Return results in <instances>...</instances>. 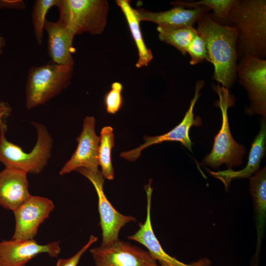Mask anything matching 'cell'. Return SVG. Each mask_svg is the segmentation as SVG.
Returning <instances> with one entry per match:
<instances>
[{
	"mask_svg": "<svg viewBox=\"0 0 266 266\" xmlns=\"http://www.w3.org/2000/svg\"><path fill=\"white\" fill-rule=\"evenodd\" d=\"M197 32L204 40L207 61L214 66L213 78L229 89L236 77L238 31L234 26H223L208 14L198 21Z\"/></svg>",
	"mask_w": 266,
	"mask_h": 266,
	"instance_id": "6da1fadb",
	"label": "cell"
},
{
	"mask_svg": "<svg viewBox=\"0 0 266 266\" xmlns=\"http://www.w3.org/2000/svg\"><path fill=\"white\" fill-rule=\"evenodd\" d=\"M229 19L238 31L237 55L264 59L266 53V1L236 0Z\"/></svg>",
	"mask_w": 266,
	"mask_h": 266,
	"instance_id": "7a4b0ae2",
	"label": "cell"
},
{
	"mask_svg": "<svg viewBox=\"0 0 266 266\" xmlns=\"http://www.w3.org/2000/svg\"><path fill=\"white\" fill-rule=\"evenodd\" d=\"M73 66L53 63L31 67L25 85L27 108L44 104L66 89L71 82Z\"/></svg>",
	"mask_w": 266,
	"mask_h": 266,
	"instance_id": "3957f363",
	"label": "cell"
},
{
	"mask_svg": "<svg viewBox=\"0 0 266 266\" xmlns=\"http://www.w3.org/2000/svg\"><path fill=\"white\" fill-rule=\"evenodd\" d=\"M33 124L37 131V138L34 147L29 153L9 141L5 135L6 131L0 129V163L5 167L37 174L47 164L53 140L45 126L35 122Z\"/></svg>",
	"mask_w": 266,
	"mask_h": 266,
	"instance_id": "277c9868",
	"label": "cell"
},
{
	"mask_svg": "<svg viewBox=\"0 0 266 266\" xmlns=\"http://www.w3.org/2000/svg\"><path fill=\"white\" fill-rule=\"evenodd\" d=\"M58 21L75 35L102 33L109 9L105 0H60Z\"/></svg>",
	"mask_w": 266,
	"mask_h": 266,
	"instance_id": "5b68a950",
	"label": "cell"
},
{
	"mask_svg": "<svg viewBox=\"0 0 266 266\" xmlns=\"http://www.w3.org/2000/svg\"><path fill=\"white\" fill-rule=\"evenodd\" d=\"M213 89L219 96L217 105L221 111L222 126L215 136L211 151L204 157L202 164L214 168L225 164L231 168L242 164L246 149L235 141L230 131L228 110L233 100L228 89L218 84L213 86Z\"/></svg>",
	"mask_w": 266,
	"mask_h": 266,
	"instance_id": "8992f818",
	"label": "cell"
},
{
	"mask_svg": "<svg viewBox=\"0 0 266 266\" xmlns=\"http://www.w3.org/2000/svg\"><path fill=\"white\" fill-rule=\"evenodd\" d=\"M76 170L91 182L98 195V209L102 231L100 246L112 244L119 240V233L121 228L129 222H135L136 219L132 216L121 214L112 205L104 194L103 187L104 178L99 170L92 171L80 168Z\"/></svg>",
	"mask_w": 266,
	"mask_h": 266,
	"instance_id": "52a82bcc",
	"label": "cell"
},
{
	"mask_svg": "<svg viewBox=\"0 0 266 266\" xmlns=\"http://www.w3.org/2000/svg\"><path fill=\"white\" fill-rule=\"evenodd\" d=\"M236 72L240 84L247 91L251 103L245 112L266 116V61L253 56L241 58Z\"/></svg>",
	"mask_w": 266,
	"mask_h": 266,
	"instance_id": "ba28073f",
	"label": "cell"
},
{
	"mask_svg": "<svg viewBox=\"0 0 266 266\" xmlns=\"http://www.w3.org/2000/svg\"><path fill=\"white\" fill-rule=\"evenodd\" d=\"M203 85L204 82L202 81L197 82L194 96L191 101L190 107L183 120L178 125L163 134L154 136H145L144 137L145 142L143 144L135 149L121 152L120 156L127 160L134 161L140 157L141 151L143 149L165 141H178L193 153V143L190 138L189 132L192 126L201 125V119L199 117L194 118L193 110L195 104L200 96V91Z\"/></svg>",
	"mask_w": 266,
	"mask_h": 266,
	"instance_id": "9c48e42d",
	"label": "cell"
},
{
	"mask_svg": "<svg viewBox=\"0 0 266 266\" xmlns=\"http://www.w3.org/2000/svg\"><path fill=\"white\" fill-rule=\"evenodd\" d=\"M95 266H160L148 251L118 240L90 249Z\"/></svg>",
	"mask_w": 266,
	"mask_h": 266,
	"instance_id": "30bf717a",
	"label": "cell"
},
{
	"mask_svg": "<svg viewBox=\"0 0 266 266\" xmlns=\"http://www.w3.org/2000/svg\"><path fill=\"white\" fill-rule=\"evenodd\" d=\"M54 204L50 200L37 196H31L13 211L15 228L12 239H33L39 226L49 217Z\"/></svg>",
	"mask_w": 266,
	"mask_h": 266,
	"instance_id": "8fae6325",
	"label": "cell"
},
{
	"mask_svg": "<svg viewBox=\"0 0 266 266\" xmlns=\"http://www.w3.org/2000/svg\"><path fill=\"white\" fill-rule=\"evenodd\" d=\"M151 181L145 187L147 197L146 217L143 223L139 224V229L128 237L131 240L141 243L158 262L160 266H211V262L207 258H202L190 264L180 261L167 254L163 249L152 228L151 220V197L153 189Z\"/></svg>",
	"mask_w": 266,
	"mask_h": 266,
	"instance_id": "7c38bea8",
	"label": "cell"
},
{
	"mask_svg": "<svg viewBox=\"0 0 266 266\" xmlns=\"http://www.w3.org/2000/svg\"><path fill=\"white\" fill-rule=\"evenodd\" d=\"M96 120L93 116H86L83 121L82 131L77 137V148L70 159L66 163L59 173L64 175L85 168L99 170L98 150L100 136L95 132Z\"/></svg>",
	"mask_w": 266,
	"mask_h": 266,
	"instance_id": "4fadbf2b",
	"label": "cell"
},
{
	"mask_svg": "<svg viewBox=\"0 0 266 266\" xmlns=\"http://www.w3.org/2000/svg\"><path fill=\"white\" fill-rule=\"evenodd\" d=\"M61 252L60 242L40 244L33 239L2 240L0 242V262L2 266H26L41 253L57 257Z\"/></svg>",
	"mask_w": 266,
	"mask_h": 266,
	"instance_id": "5bb4252c",
	"label": "cell"
},
{
	"mask_svg": "<svg viewBox=\"0 0 266 266\" xmlns=\"http://www.w3.org/2000/svg\"><path fill=\"white\" fill-rule=\"evenodd\" d=\"M140 22H154L163 29H173L183 27H193L194 24L209 9L200 6L185 9L180 6L162 12H152L140 8L136 9Z\"/></svg>",
	"mask_w": 266,
	"mask_h": 266,
	"instance_id": "9a60e30c",
	"label": "cell"
},
{
	"mask_svg": "<svg viewBox=\"0 0 266 266\" xmlns=\"http://www.w3.org/2000/svg\"><path fill=\"white\" fill-rule=\"evenodd\" d=\"M31 196L26 172L6 167L0 171L1 206L13 211Z\"/></svg>",
	"mask_w": 266,
	"mask_h": 266,
	"instance_id": "2e32d148",
	"label": "cell"
},
{
	"mask_svg": "<svg viewBox=\"0 0 266 266\" xmlns=\"http://www.w3.org/2000/svg\"><path fill=\"white\" fill-rule=\"evenodd\" d=\"M44 30L47 33V52L53 63L74 66L72 54L74 51L73 41L75 34L58 21L46 20Z\"/></svg>",
	"mask_w": 266,
	"mask_h": 266,
	"instance_id": "e0dca14e",
	"label": "cell"
},
{
	"mask_svg": "<svg viewBox=\"0 0 266 266\" xmlns=\"http://www.w3.org/2000/svg\"><path fill=\"white\" fill-rule=\"evenodd\" d=\"M266 146V124L265 120H263L261 122L260 131L252 143L248 161L244 168L237 171L229 168L216 172L207 168L206 169L213 176L220 180L224 184L226 190H227L232 180L250 178L258 170L261 160L265 154Z\"/></svg>",
	"mask_w": 266,
	"mask_h": 266,
	"instance_id": "ac0fdd59",
	"label": "cell"
},
{
	"mask_svg": "<svg viewBox=\"0 0 266 266\" xmlns=\"http://www.w3.org/2000/svg\"><path fill=\"white\" fill-rule=\"evenodd\" d=\"M250 192L252 196L255 214L257 245L255 257L261 249L266 221V169L258 170L250 177Z\"/></svg>",
	"mask_w": 266,
	"mask_h": 266,
	"instance_id": "d6986e66",
	"label": "cell"
},
{
	"mask_svg": "<svg viewBox=\"0 0 266 266\" xmlns=\"http://www.w3.org/2000/svg\"><path fill=\"white\" fill-rule=\"evenodd\" d=\"M118 6L124 13L130 32L137 47L138 58L136 67L146 66L153 59L151 50L147 48L143 38L136 10L133 8L129 0H117Z\"/></svg>",
	"mask_w": 266,
	"mask_h": 266,
	"instance_id": "ffe728a7",
	"label": "cell"
},
{
	"mask_svg": "<svg viewBox=\"0 0 266 266\" xmlns=\"http://www.w3.org/2000/svg\"><path fill=\"white\" fill-rule=\"evenodd\" d=\"M114 146L113 129L110 126H105L101 129L100 136L98 163L104 178L108 180H113L114 176L111 162V150Z\"/></svg>",
	"mask_w": 266,
	"mask_h": 266,
	"instance_id": "44dd1931",
	"label": "cell"
},
{
	"mask_svg": "<svg viewBox=\"0 0 266 266\" xmlns=\"http://www.w3.org/2000/svg\"><path fill=\"white\" fill-rule=\"evenodd\" d=\"M157 29L161 41L174 46L183 55H186L188 46L198 34L193 27L173 29H163L158 27Z\"/></svg>",
	"mask_w": 266,
	"mask_h": 266,
	"instance_id": "7402d4cb",
	"label": "cell"
},
{
	"mask_svg": "<svg viewBox=\"0 0 266 266\" xmlns=\"http://www.w3.org/2000/svg\"><path fill=\"white\" fill-rule=\"evenodd\" d=\"M60 0H36L34 1L32 13L34 35L37 43L40 45L43 41L46 16L49 9L58 5Z\"/></svg>",
	"mask_w": 266,
	"mask_h": 266,
	"instance_id": "603a6c76",
	"label": "cell"
},
{
	"mask_svg": "<svg viewBox=\"0 0 266 266\" xmlns=\"http://www.w3.org/2000/svg\"><path fill=\"white\" fill-rule=\"evenodd\" d=\"M235 0H201L196 2L174 1V6H180L193 8L204 6L212 9L215 17L219 20H229V13Z\"/></svg>",
	"mask_w": 266,
	"mask_h": 266,
	"instance_id": "cb8c5ba5",
	"label": "cell"
},
{
	"mask_svg": "<svg viewBox=\"0 0 266 266\" xmlns=\"http://www.w3.org/2000/svg\"><path fill=\"white\" fill-rule=\"evenodd\" d=\"M122 90V84L115 82L112 84L110 90L105 95L104 101L108 113L115 114L121 108L123 102Z\"/></svg>",
	"mask_w": 266,
	"mask_h": 266,
	"instance_id": "d4e9b609",
	"label": "cell"
},
{
	"mask_svg": "<svg viewBox=\"0 0 266 266\" xmlns=\"http://www.w3.org/2000/svg\"><path fill=\"white\" fill-rule=\"evenodd\" d=\"M187 53L190 56V64L192 65L201 62L204 60H207L205 42L198 33L188 46Z\"/></svg>",
	"mask_w": 266,
	"mask_h": 266,
	"instance_id": "484cf974",
	"label": "cell"
},
{
	"mask_svg": "<svg viewBox=\"0 0 266 266\" xmlns=\"http://www.w3.org/2000/svg\"><path fill=\"white\" fill-rule=\"evenodd\" d=\"M98 240V238L91 235L88 242L76 254L67 259H58L56 266H77L83 254Z\"/></svg>",
	"mask_w": 266,
	"mask_h": 266,
	"instance_id": "4316f807",
	"label": "cell"
},
{
	"mask_svg": "<svg viewBox=\"0 0 266 266\" xmlns=\"http://www.w3.org/2000/svg\"><path fill=\"white\" fill-rule=\"evenodd\" d=\"M26 5L23 0H0V9L9 8L17 10H23Z\"/></svg>",
	"mask_w": 266,
	"mask_h": 266,
	"instance_id": "83f0119b",
	"label": "cell"
},
{
	"mask_svg": "<svg viewBox=\"0 0 266 266\" xmlns=\"http://www.w3.org/2000/svg\"><path fill=\"white\" fill-rule=\"evenodd\" d=\"M11 111L12 108L7 102L0 100V129L6 131L7 128L3 121L10 115Z\"/></svg>",
	"mask_w": 266,
	"mask_h": 266,
	"instance_id": "f1b7e54d",
	"label": "cell"
},
{
	"mask_svg": "<svg viewBox=\"0 0 266 266\" xmlns=\"http://www.w3.org/2000/svg\"><path fill=\"white\" fill-rule=\"evenodd\" d=\"M6 46L5 39L1 36H0V55L3 53V49Z\"/></svg>",
	"mask_w": 266,
	"mask_h": 266,
	"instance_id": "f546056e",
	"label": "cell"
},
{
	"mask_svg": "<svg viewBox=\"0 0 266 266\" xmlns=\"http://www.w3.org/2000/svg\"><path fill=\"white\" fill-rule=\"evenodd\" d=\"M0 266H2V264H1V263L0 262Z\"/></svg>",
	"mask_w": 266,
	"mask_h": 266,
	"instance_id": "4dcf8cb0",
	"label": "cell"
}]
</instances>
